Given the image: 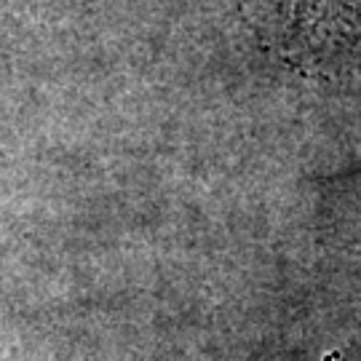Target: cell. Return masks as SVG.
I'll return each instance as SVG.
<instances>
[{
    "label": "cell",
    "instance_id": "6da1fadb",
    "mask_svg": "<svg viewBox=\"0 0 361 361\" xmlns=\"http://www.w3.org/2000/svg\"><path fill=\"white\" fill-rule=\"evenodd\" d=\"M324 361H343V356H340V353H329Z\"/></svg>",
    "mask_w": 361,
    "mask_h": 361
}]
</instances>
